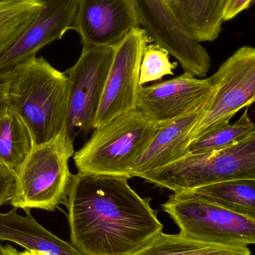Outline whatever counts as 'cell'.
Returning a JSON list of instances; mask_svg holds the SVG:
<instances>
[{
  "instance_id": "d4e9b609",
  "label": "cell",
  "mask_w": 255,
  "mask_h": 255,
  "mask_svg": "<svg viewBox=\"0 0 255 255\" xmlns=\"http://www.w3.org/2000/svg\"><path fill=\"white\" fill-rule=\"evenodd\" d=\"M13 76L12 69L0 71V115L8 108L7 93Z\"/></svg>"
},
{
  "instance_id": "44dd1931",
  "label": "cell",
  "mask_w": 255,
  "mask_h": 255,
  "mask_svg": "<svg viewBox=\"0 0 255 255\" xmlns=\"http://www.w3.org/2000/svg\"><path fill=\"white\" fill-rule=\"evenodd\" d=\"M178 63L171 62L169 53L160 45L153 43L145 46L139 71V84L161 81L164 76H173Z\"/></svg>"
},
{
  "instance_id": "ba28073f",
  "label": "cell",
  "mask_w": 255,
  "mask_h": 255,
  "mask_svg": "<svg viewBox=\"0 0 255 255\" xmlns=\"http://www.w3.org/2000/svg\"><path fill=\"white\" fill-rule=\"evenodd\" d=\"M150 42L146 31L136 27L115 46L94 130L137 109L141 62L144 49Z\"/></svg>"
},
{
  "instance_id": "ac0fdd59",
  "label": "cell",
  "mask_w": 255,
  "mask_h": 255,
  "mask_svg": "<svg viewBox=\"0 0 255 255\" xmlns=\"http://www.w3.org/2000/svg\"><path fill=\"white\" fill-rule=\"evenodd\" d=\"M225 209L255 220V180L234 179L186 190Z\"/></svg>"
},
{
  "instance_id": "5bb4252c",
  "label": "cell",
  "mask_w": 255,
  "mask_h": 255,
  "mask_svg": "<svg viewBox=\"0 0 255 255\" xmlns=\"http://www.w3.org/2000/svg\"><path fill=\"white\" fill-rule=\"evenodd\" d=\"M209 100L190 115L160 127L148 148L135 162L132 168L133 178H139L187 155L190 132Z\"/></svg>"
},
{
  "instance_id": "f546056e",
  "label": "cell",
  "mask_w": 255,
  "mask_h": 255,
  "mask_svg": "<svg viewBox=\"0 0 255 255\" xmlns=\"http://www.w3.org/2000/svg\"><path fill=\"white\" fill-rule=\"evenodd\" d=\"M166 1H167L168 3L169 2V1H172V0H166Z\"/></svg>"
},
{
  "instance_id": "7402d4cb",
  "label": "cell",
  "mask_w": 255,
  "mask_h": 255,
  "mask_svg": "<svg viewBox=\"0 0 255 255\" xmlns=\"http://www.w3.org/2000/svg\"><path fill=\"white\" fill-rule=\"evenodd\" d=\"M37 1V0L1 1L0 2V25L20 14L31 7L33 4H35Z\"/></svg>"
},
{
  "instance_id": "9c48e42d",
  "label": "cell",
  "mask_w": 255,
  "mask_h": 255,
  "mask_svg": "<svg viewBox=\"0 0 255 255\" xmlns=\"http://www.w3.org/2000/svg\"><path fill=\"white\" fill-rule=\"evenodd\" d=\"M115 47H82L76 64L64 72L69 85L67 130L74 140L94 130V123Z\"/></svg>"
},
{
  "instance_id": "6da1fadb",
  "label": "cell",
  "mask_w": 255,
  "mask_h": 255,
  "mask_svg": "<svg viewBox=\"0 0 255 255\" xmlns=\"http://www.w3.org/2000/svg\"><path fill=\"white\" fill-rule=\"evenodd\" d=\"M127 180L73 175L66 206L71 244L82 254L134 255L163 232L151 199Z\"/></svg>"
},
{
  "instance_id": "8fae6325",
  "label": "cell",
  "mask_w": 255,
  "mask_h": 255,
  "mask_svg": "<svg viewBox=\"0 0 255 255\" xmlns=\"http://www.w3.org/2000/svg\"><path fill=\"white\" fill-rule=\"evenodd\" d=\"M214 93L208 79L190 73L169 80L141 86L137 109L160 127L190 115L205 105Z\"/></svg>"
},
{
  "instance_id": "484cf974",
  "label": "cell",
  "mask_w": 255,
  "mask_h": 255,
  "mask_svg": "<svg viewBox=\"0 0 255 255\" xmlns=\"http://www.w3.org/2000/svg\"><path fill=\"white\" fill-rule=\"evenodd\" d=\"M2 255H22V253L17 251L11 245H6L3 247Z\"/></svg>"
},
{
  "instance_id": "8992f818",
  "label": "cell",
  "mask_w": 255,
  "mask_h": 255,
  "mask_svg": "<svg viewBox=\"0 0 255 255\" xmlns=\"http://www.w3.org/2000/svg\"><path fill=\"white\" fill-rule=\"evenodd\" d=\"M162 208L187 239L232 248L255 244L254 219L225 209L191 192H175Z\"/></svg>"
},
{
  "instance_id": "7c38bea8",
  "label": "cell",
  "mask_w": 255,
  "mask_h": 255,
  "mask_svg": "<svg viewBox=\"0 0 255 255\" xmlns=\"http://www.w3.org/2000/svg\"><path fill=\"white\" fill-rule=\"evenodd\" d=\"M139 25L132 0H76L70 30L79 34L83 47H115Z\"/></svg>"
},
{
  "instance_id": "30bf717a",
  "label": "cell",
  "mask_w": 255,
  "mask_h": 255,
  "mask_svg": "<svg viewBox=\"0 0 255 255\" xmlns=\"http://www.w3.org/2000/svg\"><path fill=\"white\" fill-rule=\"evenodd\" d=\"M139 22L151 42L164 48L178 60L184 72L197 78L209 73L211 58L200 43L181 26L166 0H132Z\"/></svg>"
},
{
  "instance_id": "f1b7e54d",
  "label": "cell",
  "mask_w": 255,
  "mask_h": 255,
  "mask_svg": "<svg viewBox=\"0 0 255 255\" xmlns=\"http://www.w3.org/2000/svg\"><path fill=\"white\" fill-rule=\"evenodd\" d=\"M3 247L0 245V255H2Z\"/></svg>"
},
{
  "instance_id": "3957f363",
  "label": "cell",
  "mask_w": 255,
  "mask_h": 255,
  "mask_svg": "<svg viewBox=\"0 0 255 255\" xmlns=\"http://www.w3.org/2000/svg\"><path fill=\"white\" fill-rule=\"evenodd\" d=\"M160 128L138 109L123 114L94 129L91 138L75 151V166L81 173L130 179L135 162Z\"/></svg>"
},
{
  "instance_id": "d6986e66",
  "label": "cell",
  "mask_w": 255,
  "mask_h": 255,
  "mask_svg": "<svg viewBox=\"0 0 255 255\" xmlns=\"http://www.w3.org/2000/svg\"><path fill=\"white\" fill-rule=\"evenodd\" d=\"M134 255H252L247 248H232L205 244L178 235L161 233Z\"/></svg>"
},
{
  "instance_id": "83f0119b",
  "label": "cell",
  "mask_w": 255,
  "mask_h": 255,
  "mask_svg": "<svg viewBox=\"0 0 255 255\" xmlns=\"http://www.w3.org/2000/svg\"><path fill=\"white\" fill-rule=\"evenodd\" d=\"M22 1V0H0V2H1V1Z\"/></svg>"
},
{
  "instance_id": "2e32d148",
  "label": "cell",
  "mask_w": 255,
  "mask_h": 255,
  "mask_svg": "<svg viewBox=\"0 0 255 255\" xmlns=\"http://www.w3.org/2000/svg\"><path fill=\"white\" fill-rule=\"evenodd\" d=\"M226 0H172L169 7L196 41L212 42L221 32Z\"/></svg>"
},
{
  "instance_id": "52a82bcc",
  "label": "cell",
  "mask_w": 255,
  "mask_h": 255,
  "mask_svg": "<svg viewBox=\"0 0 255 255\" xmlns=\"http://www.w3.org/2000/svg\"><path fill=\"white\" fill-rule=\"evenodd\" d=\"M209 79L214 93L190 132V142L255 103V48L238 49Z\"/></svg>"
},
{
  "instance_id": "cb8c5ba5",
  "label": "cell",
  "mask_w": 255,
  "mask_h": 255,
  "mask_svg": "<svg viewBox=\"0 0 255 255\" xmlns=\"http://www.w3.org/2000/svg\"><path fill=\"white\" fill-rule=\"evenodd\" d=\"M14 178L0 169V207L8 202L13 193Z\"/></svg>"
},
{
  "instance_id": "5b68a950",
  "label": "cell",
  "mask_w": 255,
  "mask_h": 255,
  "mask_svg": "<svg viewBox=\"0 0 255 255\" xmlns=\"http://www.w3.org/2000/svg\"><path fill=\"white\" fill-rule=\"evenodd\" d=\"M139 178L173 193L229 180H255V135L223 149L187 154Z\"/></svg>"
},
{
  "instance_id": "603a6c76",
  "label": "cell",
  "mask_w": 255,
  "mask_h": 255,
  "mask_svg": "<svg viewBox=\"0 0 255 255\" xmlns=\"http://www.w3.org/2000/svg\"><path fill=\"white\" fill-rule=\"evenodd\" d=\"M253 0H226L223 12V21H229L247 10Z\"/></svg>"
},
{
  "instance_id": "277c9868",
  "label": "cell",
  "mask_w": 255,
  "mask_h": 255,
  "mask_svg": "<svg viewBox=\"0 0 255 255\" xmlns=\"http://www.w3.org/2000/svg\"><path fill=\"white\" fill-rule=\"evenodd\" d=\"M74 153L67 128L49 140L34 144L14 178L10 205L24 211H54L66 205L73 178L69 160Z\"/></svg>"
},
{
  "instance_id": "e0dca14e",
  "label": "cell",
  "mask_w": 255,
  "mask_h": 255,
  "mask_svg": "<svg viewBox=\"0 0 255 255\" xmlns=\"http://www.w3.org/2000/svg\"><path fill=\"white\" fill-rule=\"evenodd\" d=\"M34 145L25 123L7 108L0 115V169L16 178Z\"/></svg>"
},
{
  "instance_id": "4fadbf2b",
  "label": "cell",
  "mask_w": 255,
  "mask_h": 255,
  "mask_svg": "<svg viewBox=\"0 0 255 255\" xmlns=\"http://www.w3.org/2000/svg\"><path fill=\"white\" fill-rule=\"evenodd\" d=\"M43 7L13 43L0 55V71L10 70L34 58L55 40H61L74 19L76 0H42Z\"/></svg>"
},
{
  "instance_id": "9a60e30c",
  "label": "cell",
  "mask_w": 255,
  "mask_h": 255,
  "mask_svg": "<svg viewBox=\"0 0 255 255\" xmlns=\"http://www.w3.org/2000/svg\"><path fill=\"white\" fill-rule=\"evenodd\" d=\"M16 210L0 212V241L17 244L41 255H85L46 230L33 218L30 211L21 215Z\"/></svg>"
},
{
  "instance_id": "4316f807",
  "label": "cell",
  "mask_w": 255,
  "mask_h": 255,
  "mask_svg": "<svg viewBox=\"0 0 255 255\" xmlns=\"http://www.w3.org/2000/svg\"><path fill=\"white\" fill-rule=\"evenodd\" d=\"M22 255H41L37 252L31 251V250H25L22 252Z\"/></svg>"
},
{
  "instance_id": "ffe728a7",
  "label": "cell",
  "mask_w": 255,
  "mask_h": 255,
  "mask_svg": "<svg viewBox=\"0 0 255 255\" xmlns=\"http://www.w3.org/2000/svg\"><path fill=\"white\" fill-rule=\"evenodd\" d=\"M255 135V124L248 109L235 124L226 121L192 141L187 154H199L223 149L242 142Z\"/></svg>"
},
{
  "instance_id": "7a4b0ae2",
  "label": "cell",
  "mask_w": 255,
  "mask_h": 255,
  "mask_svg": "<svg viewBox=\"0 0 255 255\" xmlns=\"http://www.w3.org/2000/svg\"><path fill=\"white\" fill-rule=\"evenodd\" d=\"M12 70L8 107L25 123L35 145L46 142L67 128V76L43 57L25 60Z\"/></svg>"
}]
</instances>
